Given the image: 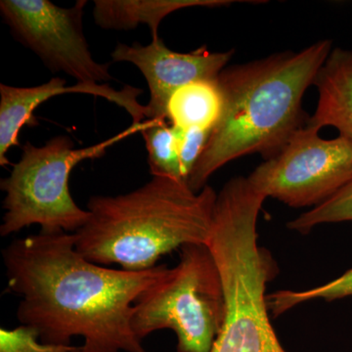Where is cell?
<instances>
[{
  "label": "cell",
  "mask_w": 352,
  "mask_h": 352,
  "mask_svg": "<svg viewBox=\"0 0 352 352\" xmlns=\"http://www.w3.org/2000/svg\"><path fill=\"white\" fill-rule=\"evenodd\" d=\"M2 258L8 289L21 296L18 320L43 342L82 337L85 352H148L132 330V311L168 266L113 270L76 251L75 234L41 231L12 241Z\"/></svg>",
  "instance_id": "obj_1"
},
{
  "label": "cell",
  "mask_w": 352,
  "mask_h": 352,
  "mask_svg": "<svg viewBox=\"0 0 352 352\" xmlns=\"http://www.w3.org/2000/svg\"><path fill=\"white\" fill-rule=\"evenodd\" d=\"M332 50V41L323 39L298 51L227 66L217 78L221 116L187 180L190 188L201 191L210 176L236 159L259 154L268 160L281 151L307 124L303 96Z\"/></svg>",
  "instance_id": "obj_2"
},
{
  "label": "cell",
  "mask_w": 352,
  "mask_h": 352,
  "mask_svg": "<svg viewBox=\"0 0 352 352\" xmlns=\"http://www.w3.org/2000/svg\"><path fill=\"white\" fill-rule=\"evenodd\" d=\"M217 193L194 192L186 182L153 176L140 188L115 197L94 196L89 219L75 234L76 251L99 265L141 271L187 245H207Z\"/></svg>",
  "instance_id": "obj_3"
},
{
  "label": "cell",
  "mask_w": 352,
  "mask_h": 352,
  "mask_svg": "<svg viewBox=\"0 0 352 352\" xmlns=\"http://www.w3.org/2000/svg\"><path fill=\"white\" fill-rule=\"evenodd\" d=\"M265 199L250 187L219 192L208 242L219 268L226 300L223 326L210 352H287L270 320L266 287L276 261L258 244V220Z\"/></svg>",
  "instance_id": "obj_4"
},
{
  "label": "cell",
  "mask_w": 352,
  "mask_h": 352,
  "mask_svg": "<svg viewBox=\"0 0 352 352\" xmlns=\"http://www.w3.org/2000/svg\"><path fill=\"white\" fill-rule=\"evenodd\" d=\"M150 122L148 119L131 124L112 138L80 149L68 136H56L41 147L25 142L19 162L0 183L6 192L0 235L7 237L34 224L41 226V232L76 233L87 223L89 212L78 207L71 195L72 170L80 162L103 157L113 145L141 133Z\"/></svg>",
  "instance_id": "obj_5"
},
{
  "label": "cell",
  "mask_w": 352,
  "mask_h": 352,
  "mask_svg": "<svg viewBox=\"0 0 352 352\" xmlns=\"http://www.w3.org/2000/svg\"><path fill=\"white\" fill-rule=\"evenodd\" d=\"M226 300L208 245H187L180 261L134 303L131 327L139 340L171 330L177 352H210L223 326Z\"/></svg>",
  "instance_id": "obj_6"
},
{
  "label": "cell",
  "mask_w": 352,
  "mask_h": 352,
  "mask_svg": "<svg viewBox=\"0 0 352 352\" xmlns=\"http://www.w3.org/2000/svg\"><path fill=\"white\" fill-rule=\"evenodd\" d=\"M314 126L300 127L283 149L248 176L265 198L291 208L318 207L352 177V144L342 136L324 139Z\"/></svg>",
  "instance_id": "obj_7"
},
{
  "label": "cell",
  "mask_w": 352,
  "mask_h": 352,
  "mask_svg": "<svg viewBox=\"0 0 352 352\" xmlns=\"http://www.w3.org/2000/svg\"><path fill=\"white\" fill-rule=\"evenodd\" d=\"M87 1L71 8L47 0H1L0 13L13 36L36 53L53 73L62 72L85 85L113 80L109 64L95 61L85 32L83 10Z\"/></svg>",
  "instance_id": "obj_8"
},
{
  "label": "cell",
  "mask_w": 352,
  "mask_h": 352,
  "mask_svg": "<svg viewBox=\"0 0 352 352\" xmlns=\"http://www.w3.org/2000/svg\"><path fill=\"white\" fill-rule=\"evenodd\" d=\"M234 52H212L207 45L188 53L177 52L166 47L160 38L148 45L118 44L111 56L113 62H127L140 69L151 94L147 105L149 119H166L168 101L176 90L199 80H217Z\"/></svg>",
  "instance_id": "obj_9"
},
{
  "label": "cell",
  "mask_w": 352,
  "mask_h": 352,
  "mask_svg": "<svg viewBox=\"0 0 352 352\" xmlns=\"http://www.w3.org/2000/svg\"><path fill=\"white\" fill-rule=\"evenodd\" d=\"M82 94L102 97L124 108L131 115L132 124H140L149 118L147 106L139 103L138 97L143 94L140 88L126 85L116 90L108 83L85 85L76 82L66 87L62 78H51L50 82L34 87H15L0 85V164H10L7 153L19 143L21 129L25 124H36L34 112L43 102L62 94Z\"/></svg>",
  "instance_id": "obj_10"
},
{
  "label": "cell",
  "mask_w": 352,
  "mask_h": 352,
  "mask_svg": "<svg viewBox=\"0 0 352 352\" xmlns=\"http://www.w3.org/2000/svg\"><path fill=\"white\" fill-rule=\"evenodd\" d=\"M314 85L318 101L307 124L319 131L335 127L352 144V50L333 48Z\"/></svg>",
  "instance_id": "obj_11"
},
{
  "label": "cell",
  "mask_w": 352,
  "mask_h": 352,
  "mask_svg": "<svg viewBox=\"0 0 352 352\" xmlns=\"http://www.w3.org/2000/svg\"><path fill=\"white\" fill-rule=\"evenodd\" d=\"M234 0H96L94 1L95 23L104 30L129 31L139 25H147L152 39L160 38L162 21L180 9L190 7L229 6Z\"/></svg>",
  "instance_id": "obj_12"
},
{
  "label": "cell",
  "mask_w": 352,
  "mask_h": 352,
  "mask_svg": "<svg viewBox=\"0 0 352 352\" xmlns=\"http://www.w3.org/2000/svg\"><path fill=\"white\" fill-rule=\"evenodd\" d=\"M223 106L217 80H199L184 85L171 95L166 120L182 131L214 129Z\"/></svg>",
  "instance_id": "obj_13"
},
{
  "label": "cell",
  "mask_w": 352,
  "mask_h": 352,
  "mask_svg": "<svg viewBox=\"0 0 352 352\" xmlns=\"http://www.w3.org/2000/svg\"><path fill=\"white\" fill-rule=\"evenodd\" d=\"M141 131L148 152L150 173L157 177L185 182L179 159V131L164 118L150 119Z\"/></svg>",
  "instance_id": "obj_14"
},
{
  "label": "cell",
  "mask_w": 352,
  "mask_h": 352,
  "mask_svg": "<svg viewBox=\"0 0 352 352\" xmlns=\"http://www.w3.org/2000/svg\"><path fill=\"white\" fill-rule=\"evenodd\" d=\"M349 296H352V268L322 286L305 291L281 289L275 292L266 296V302L270 315L278 317L292 308L310 300H323L330 302Z\"/></svg>",
  "instance_id": "obj_15"
},
{
  "label": "cell",
  "mask_w": 352,
  "mask_h": 352,
  "mask_svg": "<svg viewBox=\"0 0 352 352\" xmlns=\"http://www.w3.org/2000/svg\"><path fill=\"white\" fill-rule=\"evenodd\" d=\"M346 221H352V177L332 198L291 220L287 227L296 232L307 234L322 224Z\"/></svg>",
  "instance_id": "obj_16"
},
{
  "label": "cell",
  "mask_w": 352,
  "mask_h": 352,
  "mask_svg": "<svg viewBox=\"0 0 352 352\" xmlns=\"http://www.w3.org/2000/svg\"><path fill=\"white\" fill-rule=\"evenodd\" d=\"M76 349L72 344L44 342L29 326L0 329V352H75Z\"/></svg>",
  "instance_id": "obj_17"
},
{
  "label": "cell",
  "mask_w": 352,
  "mask_h": 352,
  "mask_svg": "<svg viewBox=\"0 0 352 352\" xmlns=\"http://www.w3.org/2000/svg\"><path fill=\"white\" fill-rule=\"evenodd\" d=\"M178 131L180 166L183 177L187 183L190 175L207 147L212 129H191L187 131Z\"/></svg>",
  "instance_id": "obj_18"
},
{
  "label": "cell",
  "mask_w": 352,
  "mask_h": 352,
  "mask_svg": "<svg viewBox=\"0 0 352 352\" xmlns=\"http://www.w3.org/2000/svg\"><path fill=\"white\" fill-rule=\"evenodd\" d=\"M75 352H85V351H83V349H82V346H76Z\"/></svg>",
  "instance_id": "obj_19"
}]
</instances>
